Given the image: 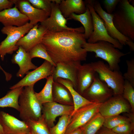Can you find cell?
Here are the masks:
<instances>
[{"mask_svg": "<svg viewBox=\"0 0 134 134\" xmlns=\"http://www.w3.org/2000/svg\"><path fill=\"white\" fill-rule=\"evenodd\" d=\"M84 32L82 26L59 32L47 31L41 43L56 66L77 65L86 61L87 57V52L83 47L86 42Z\"/></svg>", "mask_w": 134, "mask_h": 134, "instance_id": "6da1fadb", "label": "cell"}, {"mask_svg": "<svg viewBox=\"0 0 134 134\" xmlns=\"http://www.w3.org/2000/svg\"><path fill=\"white\" fill-rule=\"evenodd\" d=\"M116 29L124 35L134 40V7L128 0H120L112 14Z\"/></svg>", "mask_w": 134, "mask_h": 134, "instance_id": "7a4b0ae2", "label": "cell"}, {"mask_svg": "<svg viewBox=\"0 0 134 134\" xmlns=\"http://www.w3.org/2000/svg\"><path fill=\"white\" fill-rule=\"evenodd\" d=\"M83 47L87 52L94 53L96 57L100 58L106 61L109 67L112 70L119 71V64L121 58L129 53L121 51L112 44L105 41H100L93 43L86 42Z\"/></svg>", "mask_w": 134, "mask_h": 134, "instance_id": "3957f363", "label": "cell"}, {"mask_svg": "<svg viewBox=\"0 0 134 134\" xmlns=\"http://www.w3.org/2000/svg\"><path fill=\"white\" fill-rule=\"evenodd\" d=\"M34 85L24 87L18 100L19 116L26 122L37 120L41 117L42 104L35 96Z\"/></svg>", "mask_w": 134, "mask_h": 134, "instance_id": "277c9868", "label": "cell"}, {"mask_svg": "<svg viewBox=\"0 0 134 134\" xmlns=\"http://www.w3.org/2000/svg\"><path fill=\"white\" fill-rule=\"evenodd\" d=\"M34 26L28 22L20 27L8 26L2 28V33L7 35L0 43V56L2 61L6 54H11L18 50L19 47L16 45L17 42Z\"/></svg>", "mask_w": 134, "mask_h": 134, "instance_id": "5b68a950", "label": "cell"}, {"mask_svg": "<svg viewBox=\"0 0 134 134\" xmlns=\"http://www.w3.org/2000/svg\"><path fill=\"white\" fill-rule=\"evenodd\" d=\"M91 63L99 78L112 90L114 95H122L125 80L119 71L111 70L101 61Z\"/></svg>", "mask_w": 134, "mask_h": 134, "instance_id": "8992f818", "label": "cell"}, {"mask_svg": "<svg viewBox=\"0 0 134 134\" xmlns=\"http://www.w3.org/2000/svg\"><path fill=\"white\" fill-rule=\"evenodd\" d=\"M94 0H85L86 6L91 13L93 21V31L88 39L87 42L93 43L100 41H105L113 44L117 48L122 49L123 46L119 41L110 36L105 27L102 20L95 11L94 7Z\"/></svg>", "mask_w": 134, "mask_h": 134, "instance_id": "52a82bcc", "label": "cell"}, {"mask_svg": "<svg viewBox=\"0 0 134 134\" xmlns=\"http://www.w3.org/2000/svg\"><path fill=\"white\" fill-rule=\"evenodd\" d=\"M102 103L95 102L83 106L76 110L71 117L65 134H70L82 127L99 112Z\"/></svg>", "mask_w": 134, "mask_h": 134, "instance_id": "ba28073f", "label": "cell"}, {"mask_svg": "<svg viewBox=\"0 0 134 134\" xmlns=\"http://www.w3.org/2000/svg\"><path fill=\"white\" fill-rule=\"evenodd\" d=\"M113 95L112 90L96 75L91 84L82 95L90 101L99 103L104 102Z\"/></svg>", "mask_w": 134, "mask_h": 134, "instance_id": "9c48e42d", "label": "cell"}, {"mask_svg": "<svg viewBox=\"0 0 134 134\" xmlns=\"http://www.w3.org/2000/svg\"><path fill=\"white\" fill-rule=\"evenodd\" d=\"M55 67L50 63L45 60L40 66L33 71L29 72L24 77L11 87L10 89L12 90L19 87H24L34 85L39 80L46 78L52 75Z\"/></svg>", "mask_w": 134, "mask_h": 134, "instance_id": "30bf717a", "label": "cell"}, {"mask_svg": "<svg viewBox=\"0 0 134 134\" xmlns=\"http://www.w3.org/2000/svg\"><path fill=\"white\" fill-rule=\"evenodd\" d=\"M131 107L122 95H115L101 103L99 112L105 118L129 112Z\"/></svg>", "mask_w": 134, "mask_h": 134, "instance_id": "8fae6325", "label": "cell"}, {"mask_svg": "<svg viewBox=\"0 0 134 134\" xmlns=\"http://www.w3.org/2000/svg\"><path fill=\"white\" fill-rule=\"evenodd\" d=\"M74 105H63L52 101L42 104L41 117L49 128L54 125L56 118L64 115H71Z\"/></svg>", "mask_w": 134, "mask_h": 134, "instance_id": "7c38bea8", "label": "cell"}, {"mask_svg": "<svg viewBox=\"0 0 134 134\" xmlns=\"http://www.w3.org/2000/svg\"><path fill=\"white\" fill-rule=\"evenodd\" d=\"M55 0H52L49 16L40 23V25L45 27L47 31L53 32L74 29V28L67 26V19L62 15L59 8V4L56 3Z\"/></svg>", "mask_w": 134, "mask_h": 134, "instance_id": "4fadbf2b", "label": "cell"}, {"mask_svg": "<svg viewBox=\"0 0 134 134\" xmlns=\"http://www.w3.org/2000/svg\"><path fill=\"white\" fill-rule=\"evenodd\" d=\"M0 123L5 134H30L26 122L3 111L0 112Z\"/></svg>", "mask_w": 134, "mask_h": 134, "instance_id": "5bb4252c", "label": "cell"}, {"mask_svg": "<svg viewBox=\"0 0 134 134\" xmlns=\"http://www.w3.org/2000/svg\"><path fill=\"white\" fill-rule=\"evenodd\" d=\"M94 7L95 11L102 20L109 35L118 40L123 46L126 45L127 42L130 39L122 34L116 28L113 23L112 14L107 13L98 0H94Z\"/></svg>", "mask_w": 134, "mask_h": 134, "instance_id": "9a60e30c", "label": "cell"}, {"mask_svg": "<svg viewBox=\"0 0 134 134\" xmlns=\"http://www.w3.org/2000/svg\"><path fill=\"white\" fill-rule=\"evenodd\" d=\"M20 12L28 18L29 23L35 26L42 22L50 16L45 11L33 7L28 0H12Z\"/></svg>", "mask_w": 134, "mask_h": 134, "instance_id": "2e32d148", "label": "cell"}, {"mask_svg": "<svg viewBox=\"0 0 134 134\" xmlns=\"http://www.w3.org/2000/svg\"><path fill=\"white\" fill-rule=\"evenodd\" d=\"M47 31L45 27L37 24L20 39L16 45L21 46L26 51L29 52L35 46L41 43L44 35Z\"/></svg>", "mask_w": 134, "mask_h": 134, "instance_id": "e0dca14e", "label": "cell"}, {"mask_svg": "<svg viewBox=\"0 0 134 134\" xmlns=\"http://www.w3.org/2000/svg\"><path fill=\"white\" fill-rule=\"evenodd\" d=\"M96 72L91 63L81 64L77 71V86L76 91L82 95L93 82Z\"/></svg>", "mask_w": 134, "mask_h": 134, "instance_id": "ac0fdd59", "label": "cell"}, {"mask_svg": "<svg viewBox=\"0 0 134 134\" xmlns=\"http://www.w3.org/2000/svg\"><path fill=\"white\" fill-rule=\"evenodd\" d=\"M29 21L28 17L21 13L16 5L0 11V22L4 26L20 27L29 22Z\"/></svg>", "mask_w": 134, "mask_h": 134, "instance_id": "d6986e66", "label": "cell"}, {"mask_svg": "<svg viewBox=\"0 0 134 134\" xmlns=\"http://www.w3.org/2000/svg\"><path fill=\"white\" fill-rule=\"evenodd\" d=\"M11 62L17 64L19 69L16 74L17 77L23 78L31 69H35L38 67L32 62L29 52L26 51L22 47L19 46L16 53L13 56Z\"/></svg>", "mask_w": 134, "mask_h": 134, "instance_id": "ffe728a7", "label": "cell"}, {"mask_svg": "<svg viewBox=\"0 0 134 134\" xmlns=\"http://www.w3.org/2000/svg\"><path fill=\"white\" fill-rule=\"evenodd\" d=\"M81 64L71 65L63 64H57L52 75L53 81H56L59 78L68 80L72 83L76 90L77 86V69Z\"/></svg>", "mask_w": 134, "mask_h": 134, "instance_id": "44dd1931", "label": "cell"}, {"mask_svg": "<svg viewBox=\"0 0 134 134\" xmlns=\"http://www.w3.org/2000/svg\"><path fill=\"white\" fill-rule=\"evenodd\" d=\"M59 5L62 15L67 20L71 14H82L86 9L85 1L82 0H61Z\"/></svg>", "mask_w": 134, "mask_h": 134, "instance_id": "7402d4cb", "label": "cell"}, {"mask_svg": "<svg viewBox=\"0 0 134 134\" xmlns=\"http://www.w3.org/2000/svg\"><path fill=\"white\" fill-rule=\"evenodd\" d=\"M53 101L63 105H74L71 94L65 86L57 81L53 82L52 85Z\"/></svg>", "mask_w": 134, "mask_h": 134, "instance_id": "603a6c76", "label": "cell"}, {"mask_svg": "<svg viewBox=\"0 0 134 134\" xmlns=\"http://www.w3.org/2000/svg\"><path fill=\"white\" fill-rule=\"evenodd\" d=\"M69 19H73L80 22L84 29V34L86 39L89 38L93 32V23L91 13L87 7L84 13L79 14L72 13L68 18Z\"/></svg>", "mask_w": 134, "mask_h": 134, "instance_id": "cb8c5ba5", "label": "cell"}, {"mask_svg": "<svg viewBox=\"0 0 134 134\" xmlns=\"http://www.w3.org/2000/svg\"><path fill=\"white\" fill-rule=\"evenodd\" d=\"M56 81L66 86L70 91L74 102V110L72 113L83 106L95 102L87 99L80 94L74 89L72 83L70 81L59 78L57 79Z\"/></svg>", "mask_w": 134, "mask_h": 134, "instance_id": "d4e9b609", "label": "cell"}, {"mask_svg": "<svg viewBox=\"0 0 134 134\" xmlns=\"http://www.w3.org/2000/svg\"><path fill=\"white\" fill-rule=\"evenodd\" d=\"M24 87H20L11 90L4 96L0 98V107H11L19 111L18 100Z\"/></svg>", "mask_w": 134, "mask_h": 134, "instance_id": "484cf974", "label": "cell"}, {"mask_svg": "<svg viewBox=\"0 0 134 134\" xmlns=\"http://www.w3.org/2000/svg\"><path fill=\"white\" fill-rule=\"evenodd\" d=\"M104 118L98 112L82 127V134H96L103 126Z\"/></svg>", "mask_w": 134, "mask_h": 134, "instance_id": "4316f807", "label": "cell"}, {"mask_svg": "<svg viewBox=\"0 0 134 134\" xmlns=\"http://www.w3.org/2000/svg\"><path fill=\"white\" fill-rule=\"evenodd\" d=\"M46 84L42 90L39 92H35L37 100L42 104L53 101L52 85L54 82L52 75L46 78Z\"/></svg>", "mask_w": 134, "mask_h": 134, "instance_id": "83f0119b", "label": "cell"}, {"mask_svg": "<svg viewBox=\"0 0 134 134\" xmlns=\"http://www.w3.org/2000/svg\"><path fill=\"white\" fill-rule=\"evenodd\" d=\"M30 130V134H51L49 128L42 117L37 120L26 121Z\"/></svg>", "mask_w": 134, "mask_h": 134, "instance_id": "f1b7e54d", "label": "cell"}, {"mask_svg": "<svg viewBox=\"0 0 134 134\" xmlns=\"http://www.w3.org/2000/svg\"><path fill=\"white\" fill-rule=\"evenodd\" d=\"M134 122V116L131 115L129 118L119 115L104 118L103 126L112 129L119 125Z\"/></svg>", "mask_w": 134, "mask_h": 134, "instance_id": "f546056e", "label": "cell"}, {"mask_svg": "<svg viewBox=\"0 0 134 134\" xmlns=\"http://www.w3.org/2000/svg\"><path fill=\"white\" fill-rule=\"evenodd\" d=\"M71 115H64L61 116L57 124L49 128L51 134H65L69 123Z\"/></svg>", "mask_w": 134, "mask_h": 134, "instance_id": "4dcf8cb0", "label": "cell"}, {"mask_svg": "<svg viewBox=\"0 0 134 134\" xmlns=\"http://www.w3.org/2000/svg\"><path fill=\"white\" fill-rule=\"evenodd\" d=\"M31 59L36 57L39 58L47 61L55 67L56 65L53 62L44 45L39 43L34 47L29 52Z\"/></svg>", "mask_w": 134, "mask_h": 134, "instance_id": "1f68e13d", "label": "cell"}, {"mask_svg": "<svg viewBox=\"0 0 134 134\" xmlns=\"http://www.w3.org/2000/svg\"><path fill=\"white\" fill-rule=\"evenodd\" d=\"M132 85L128 81L125 80L122 95L129 102L132 109L134 111V89Z\"/></svg>", "mask_w": 134, "mask_h": 134, "instance_id": "d6a6232c", "label": "cell"}, {"mask_svg": "<svg viewBox=\"0 0 134 134\" xmlns=\"http://www.w3.org/2000/svg\"><path fill=\"white\" fill-rule=\"evenodd\" d=\"M34 7L45 11L50 15L52 0H28Z\"/></svg>", "mask_w": 134, "mask_h": 134, "instance_id": "836d02e7", "label": "cell"}, {"mask_svg": "<svg viewBox=\"0 0 134 134\" xmlns=\"http://www.w3.org/2000/svg\"><path fill=\"white\" fill-rule=\"evenodd\" d=\"M127 67L126 72L123 76L125 80L128 81L134 86V59L126 61Z\"/></svg>", "mask_w": 134, "mask_h": 134, "instance_id": "e575fe53", "label": "cell"}, {"mask_svg": "<svg viewBox=\"0 0 134 134\" xmlns=\"http://www.w3.org/2000/svg\"><path fill=\"white\" fill-rule=\"evenodd\" d=\"M134 123L131 122L117 126L111 129L118 134H133L134 131Z\"/></svg>", "mask_w": 134, "mask_h": 134, "instance_id": "d590c367", "label": "cell"}, {"mask_svg": "<svg viewBox=\"0 0 134 134\" xmlns=\"http://www.w3.org/2000/svg\"><path fill=\"white\" fill-rule=\"evenodd\" d=\"M120 0H104L103 1L106 12L111 14L115 11Z\"/></svg>", "mask_w": 134, "mask_h": 134, "instance_id": "8d00e7d4", "label": "cell"}, {"mask_svg": "<svg viewBox=\"0 0 134 134\" xmlns=\"http://www.w3.org/2000/svg\"><path fill=\"white\" fill-rule=\"evenodd\" d=\"M14 4L12 0H0V11L12 8Z\"/></svg>", "mask_w": 134, "mask_h": 134, "instance_id": "74e56055", "label": "cell"}, {"mask_svg": "<svg viewBox=\"0 0 134 134\" xmlns=\"http://www.w3.org/2000/svg\"><path fill=\"white\" fill-rule=\"evenodd\" d=\"M101 128L96 134H118L111 129L107 128L104 127Z\"/></svg>", "mask_w": 134, "mask_h": 134, "instance_id": "f35d334b", "label": "cell"}, {"mask_svg": "<svg viewBox=\"0 0 134 134\" xmlns=\"http://www.w3.org/2000/svg\"><path fill=\"white\" fill-rule=\"evenodd\" d=\"M0 69L1 70L4 74L5 77V79L7 81L10 80L12 76L11 74L6 72L2 67L0 64Z\"/></svg>", "mask_w": 134, "mask_h": 134, "instance_id": "ab89813d", "label": "cell"}, {"mask_svg": "<svg viewBox=\"0 0 134 134\" xmlns=\"http://www.w3.org/2000/svg\"><path fill=\"white\" fill-rule=\"evenodd\" d=\"M126 45H128L131 51H134V43L133 41L130 39L128 40L126 43Z\"/></svg>", "mask_w": 134, "mask_h": 134, "instance_id": "60d3db41", "label": "cell"}, {"mask_svg": "<svg viewBox=\"0 0 134 134\" xmlns=\"http://www.w3.org/2000/svg\"><path fill=\"white\" fill-rule=\"evenodd\" d=\"M82 128L81 127L70 134H82Z\"/></svg>", "mask_w": 134, "mask_h": 134, "instance_id": "b9f144b4", "label": "cell"}, {"mask_svg": "<svg viewBox=\"0 0 134 134\" xmlns=\"http://www.w3.org/2000/svg\"><path fill=\"white\" fill-rule=\"evenodd\" d=\"M0 134H5L3 127L0 123Z\"/></svg>", "mask_w": 134, "mask_h": 134, "instance_id": "7bdbcfd3", "label": "cell"}]
</instances>
